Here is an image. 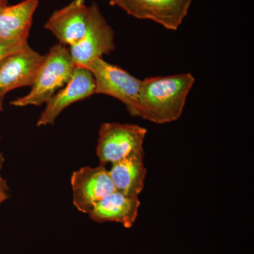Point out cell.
Masks as SVG:
<instances>
[{
    "label": "cell",
    "mask_w": 254,
    "mask_h": 254,
    "mask_svg": "<svg viewBox=\"0 0 254 254\" xmlns=\"http://www.w3.org/2000/svg\"><path fill=\"white\" fill-rule=\"evenodd\" d=\"M194 83L190 73L141 80L138 118L161 125L179 120Z\"/></svg>",
    "instance_id": "obj_1"
},
{
    "label": "cell",
    "mask_w": 254,
    "mask_h": 254,
    "mask_svg": "<svg viewBox=\"0 0 254 254\" xmlns=\"http://www.w3.org/2000/svg\"><path fill=\"white\" fill-rule=\"evenodd\" d=\"M74 68L68 48L60 43L55 45L46 55L29 93L10 104L19 108L46 104L69 81Z\"/></svg>",
    "instance_id": "obj_2"
},
{
    "label": "cell",
    "mask_w": 254,
    "mask_h": 254,
    "mask_svg": "<svg viewBox=\"0 0 254 254\" xmlns=\"http://www.w3.org/2000/svg\"><path fill=\"white\" fill-rule=\"evenodd\" d=\"M87 68L95 78V94L116 98L125 105L131 116L138 117L141 80L103 58L93 60Z\"/></svg>",
    "instance_id": "obj_3"
},
{
    "label": "cell",
    "mask_w": 254,
    "mask_h": 254,
    "mask_svg": "<svg viewBox=\"0 0 254 254\" xmlns=\"http://www.w3.org/2000/svg\"><path fill=\"white\" fill-rule=\"evenodd\" d=\"M147 129L130 124L103 123L98 131L96 155L106 166L143 149Z\"/></svg>",
    "instance_id": "obj_4"
},
{
    "label": "cell",
    "mask_w": 254,
    "mask_h": 254,
    "mask_svg": "<svg viewBox=\"0 0 254 254\" xmlns=\"http://www.w3.org/2000/svg\"><path fill=\"white\" fill-rule=\"evenodd\" d=\"M115 32L96 3L91 4V17L84 37L68 48L75 66L88 68L90 64L115 50Z\"/></svg>",
    "instance_id": "obj_5"
},
{
    "label": "cell",
    "mask_w": 254,
    "mask_h": 254,
    "mask_svg": "<svg viewBox=\"0 0 254 254\" xmlns=\"http://www.w3.org/2000/svg\"><path fill=\"white\" fill-rule=\"evenodd\" d=\"M193 0H110L130 16L154 21L171 31L183 22Z\"/></svg>",
    "instance_id": "obj_6"
},
{
    "label": "cell",
    "mask_w": 254,
    "mask_h": 254,
    "mask_svg": "<svg viewBox=\"0 0 254 254\" xmlns=\"http://www.w3.org/2000/svg\"><path fill=\"white\" fill-rule=\"evenodd\" d=\"M70 182L73 205L87 215L98 202L116 190L105 165L79 168L73 172Z\"/></svg>",
    "instance_id": "obj_7"
},
{
    "label": "cell",
    "mask_w": 254,
    "mask_h": 254,
    "mask_svg": "<svg viewBox=\"0 0 254 254\" xmlns=\"http://www.w3.org/2000/svg\"><path fill=\"white\" fill-rule=\"evenodd\" d=\"M95 88L91 71L87 68L75 66L69 81L46 103L37 121V127L54 125L60 114L68 106L95 95Z\"/></svg>",
    "instance_id": "obj_8"
},
{
    "label": "cell",
    "mask_w": 254,
    "mask_h": 254,
    "mask_svg": "<svg viewBox=\"0 0 254 254\" xmlns=\"http://www.w3.org/2000/svg\"><path fill=\"white\" fill-rule=\"evenodd\" d=\"M90 17L91 5H87L85 0H72L64 7L56 10L44 27L54 35L60 44L70 48L84 37Z\"/></svg>",
    "instance_id": "obj_9"
},
{
    "label": "cell",
    "mask_w": 254,
    "mask_h": 254,
    "mask_svg": "<svg viewBox=\"0 0 254 254\" xmlns=\"http://www.w3.org/2000/svg\"><path fill=\"white\" fill-rule=\"evenodd\" d=\"M46 55L26 48L8 55L0 62V93H6L21 87L32 86Z\"/></svg>",
    "instance_id": "obj_10"
},
{
    "label": "cell",
    "mask_w": 254,
    "mask_h": 254,
    "mask_svg": "<svg viewBox=\"0 0 254 254\" xmlns=\"http://www.w3.org/2000/svg\"><path fill=\"white\" fill-rule=\"evenodd\" d=\"M141 201L138 197L128 196L115 190L94 205L88 214L98 223L118 222L131 228L136 222Z\"/></svg>",
    "instance_id": "obj_11"
},
{
    "label": "cell",
    "mask_w": 254,
    "mask_h": 254,
    "mask_svg": "<svg viewBox=\"0 0 254 254\" xmlns=\"http://www.w3.org/2000/svg\"><path fill=\"white\" fill-rule=\"evenodd\" d=\"M144 155V150H141L111 164L109 173L115 190L128 196H139L147 174Z\"/></svg>",
    "instance_id": "obj_12"
},
{
    "label": "cell",
    "mask_w": 254,
    "mask_h": 254,
    "mask_svg": "<svg viewBox=\"0 0 254 254\" xmlns=\"http://www.w3.org/2000/svg\"><path fill=\"white\" fill-rule=\"evenodd\" d=\"M39 0H23L0 10V40L28 41Z\"/></svg>",
    "instance_id": "obj_13"
},
{
    "label": "cell",
    "mask_w": 254,
    "mask_h": 254,
    "mask_svg": "<svg viewBox=\"0 0 254 254\" xmlns=\"http://www.w3.org/2000/svg\"><path fill=\"white\" fill-rule=\"evenodd\" d=\"M28 46V41H4L0 40V62L8 55L19 51Z\"/></svg>",
    "instance_id": "obj_14"
},
{
    "label": "cell",
    "mask_w": 254,
    "mask_h": 254,
    "mask_svg": "<svg viewBox=\"0 0 254 254\" xmlns=\"http://www.w3.org/2000/svg\"><path fill=\"white\" fill-rule=\"evenodd\" d=\"M4 163L5 157L1 150H0V205L9 199L11 196L8 181L2 175V170Z\"/></svg>",
    "instance_id": "obj_15"
},
{
    "label": "cell",
    "mask_w": 254,
    "mask_h": 254,
    "mask_svg": "<svg viewBox=\"0 0 254 254\" xmlns=\"http://www.w3.org/2000/svg\"><path fill=\"white\" fill-rule=\"evenodd\" d=\"M5 95L0 93V112H3L4 110V107H3V103H4V99Z\"/></svg>",
    "instance_id": "obj_16"
},
{
    "label": "cell",
    "mask_w": 254,
    "mask_h": 254,
    "mask_svg": "<svg viewBox=\"0 0 254 254\" xmlns=\"http://www.w3.org/2000/svg\"><path fill=\"white\" fill-rule=\"evenodd\" d=\"M8 5V0H0V10Z\"/></svg>",
    "instance_id": "obj_17"
}]
</instances>
